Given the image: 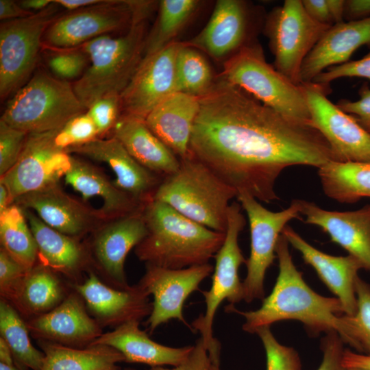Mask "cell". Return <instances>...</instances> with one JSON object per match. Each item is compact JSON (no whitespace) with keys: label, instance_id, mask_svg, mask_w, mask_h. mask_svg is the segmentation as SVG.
<instances>
[{"label":"cell","instance_id":"obj_1","mask_svg":"<svg viewBox=\"0 0 370 370\" xmlns=\"http://www.w3.org/2000/svg\"><path fill=\"white\" fill-rule=\"evenodd\" d=\"M190 153L237 192L270 203L275 182L291 166L336 161L311 125L295 121L219 78L199 97Z\"/></svg>","mask_w":370,"mask_h":370},{"label":"cell","instance_id":"obj_2","mask_svg":"<svg viewBox=\"0 0 370 370\" xmlns=\"http://www.w3.org/2000/svg\"><path fill=\"white\" fill-rule=\"evenodd\" d=\"M288 245L281 234L275 247L278 275L271 293L262 299L260 307L240 311L229 306L227 310L243 316V330L251 334L278 321L297 320L312 336L336 332L347 344L348 325L341 302L336 297L320 295L310 288L293 263Z\"/></svg>","mask_w":370,"mask_h":370},{"label":"cell","instance_id":"obj_3","mask_svg":"<svg viewBox=\"0 0 370 370\" xmlns=\"http://www.w3.org/2000/svg\"><path fill=\"white\" fill-rule=\"evenodd\" d=\"M143 214L148 232L135 253L147 264L181 269L209 263L225 239V233L200 225L153 199L145 204Z\"/></svg>","mask_w":370,"mask_h":370},{"label":"cell","instance_id":"obj_4","mask_svg":"<svg viewBox=\"0 0 370 370\" xmlns=\"http://www.w3.org/2000/svg\"><path fill=\"white\" fill-rule=\"evenodd\" d=\"M152 10L149 7L138 10L122 35H103L79 47L87 55L89 66L72 84L86 110L101 97L120 95L128 84L143 58L147 20Z\"/></svg>","mask_w":370,"mask_h":370},{"label":"cell","instance_id":"obj_5","mask_svg":"<svg viewBox=\"0 0 370 370\" xmlns=\"http://www.w3.org/2000/svg\"><path fill=\"white\" fill-rule=\"evenodd\" d=\"M180 160L178 170L162 180L153 199L210 230L225 233L230 201L237 192L190 153Z\"/></svg>","mask_w":370,"mask_h":370},{"label":"cell","instance_id":"obj_6","mask_svg":"<svg viewBox=\"0 0 370 370\" xmlns=\"http://www.w3.org/2000/svg\"><path fill=\"white\" fill-rule=\"evenodd\" d=\"M73 84L38 69L8 101L1 119L27 134L61 129L86 112Z\"/></svg>","mask_w":370,"mask_h":370},{"label":"cell","instance_id":"obj_7","mask_svg":"<svg viewBox=\"0 0 370 370\" xmlns=\"http://www.w3.org/2000/svg\"><path fill=\"white\" fill-rule=\"evenodd\" d=\"M219 77L288 119L312 125L301 85L267 63L259 44L252 42L228 58Z\"/></svg>","mask_w":370,"mask_h":370},{"label":"cell","instance_id":"obj_8","mask_svg":"<svg viewBox=\"0 0 370 370\" xmlns=\"http://www.w3.org/2000/svg\"><path fill=\"white\" fill-rule=\"evenodd\" d=\"M241 208L235 201L229 206L225 239L214 256L211 287L208 291H202L206 304L205 312L193 323V328L201 334L212 363L219 366L220 345L214 338L212 330L215 314L224 300L232 306L244 298L243 282L238 276L241 265L245 264L247 260L238 245L239 234L246 224Z\"/></svg>","mask_w":370,"mask_h":370},{"label":"cell","instance_id":"obj_9","mask_svg":"<svg viewBox=\"0 0 370 370\" xmlns=\"http://www.w3.org/2000/svg\"><path fill=\"white\" fill-rule=\"evenodd\" d=\"M63 8L54 0L29 16L4 21L0 25V97L13 95L35 72L42 38Z\"/></svg>","mask_w":370,"mask_h":370},{"label":"cell","instance_id":"obj_10","mask_svg":"<svg viewBox=\"0 0 370 370\" xmlns=\"http://www.w3.org/2000/svg\"><path fill=\"white\" fill-rule=\"evenodd\" d=\"M330 25L312 20L301 0H286L266 17L264 32L275 57L274 67L296 85L302 64Z\"/></svg>","mask_w":370,"mask_h":370},{"label":"cell","instance_id":"obj_11","mask_svg":"<svg viewBox=\"0 0 370 370\" xmlns=\"http://www.w3.org/2000/svg\"><path fill=\"white\" fill-rule=\"evenodd\" d=\"M145 2L102 0L62 14L46 29L42 47L50 50L74 49L101 36L127 30Z\"/></svg>","mask_w":370,"mask_h":370},{"label":"cell","instance_id":"obj_12","mask_svg":"<svg viewBox=\"0 0 370 370\" xmlns=\"http://www.w3.org/2000/svg\"><path fill=\"white\" fill-rule=\"evenodd\" d=\"M240 205L245 211L250 230V254L246 260L247 275L243 282V299L250 303L264 298V280L267 269L277 258L275 247L282 230L288 222L301 219L296 199L286 209L273 212L255 197L247 194L237 195Z\"/></svg>","mask_w":370,"mask_h":370},{"label":"cell","instance_id":"obj_13","mask_svg":"<svg viewBox=\"0 0 370 370\" xmlns=\"http://www.w3.org/2000/svg\"><path fill=\"white\" fill-rule=\"evenodd\" d=\"M310 111L312 126L329 143L336 161L370 160V134L350 114L328 99L330 85L314 82L301 84Z\"/></svg>","mask_w":370,"mask_h":370},{"label":"cell","instance_id":"obj_14","mask_svg":"<svg viewBox=\"0 0 370 370\" xmlns=\"http://www.w3.org/2000/svg\"><path fill=\"white\" fill-rule=\"evenodd\" d=\"M58 130L28 134L18 161L1 177L0 182L8 188L12 201L57 184L69 169L72 157L55 143Z\"/></svg>","mask_w":370,"mask_h":370},{"label":"cell","instance_id":"obj_15","mask_svg":"<svg viewBox=\"0 0 370 370\" xmlns=\"http://www.w3.org/2000/svg\"><path fill=\"white\" fill-rule=\"evenodd\" d=\"M213 270L210 263L181 269L147 264L138 285L153 297L152 310L147 321L149 332L171 319H177L190 328L183 315L184 303Z\"/></svg>","mask_w":370,"mask_h":370},{"label":"cell","instance_id":"obj_16","mask_svg":"<svg viewBox=\"0 0 370 370\" xmlns=\"http://www.w3.org/2000/svg\"><path fill=\"white\" fill-rule=\"evenodd\" d=\"M183 42L175 41L143 58L120 95L121 114L143 119L161 102L177 92L175 62Z\"/></svg>","mask_w":370,"mask_h":370},{"label":"cell","instance_id":"obj_17","mask_svg":"<svg viewBox=\"0 0 370 370\" xmlns=\"http://www.w3.org/2000/svg\"><path fill=\"white\" fill-rule=\"evenodd\" d=\"M72 287L101 328H116L128 321H140L152 310L149 295L138 284L125 290L117 289L105 283L91 270L84 281L72 284Z\"/></svg>","mask_w":370,"mask_h":370},{"label":"cell","instance_id":"obj_18","mask_svg":"<svg viewBox=\"0 0 370 370\" xmlns=\"http://www.w3.org/2000/svg\"><path fill=\"white\" fill-rule=\"evenodd\" d=\"M143 209L108 224L97 232L92 243L94 257L103 281L117 289L130 287L125 272V259L148 232Z\"/></svg>","mask_w":370,"mask_h":370},{"label":"cell","instance_id":"obj_19","mask_svg":"<svg viewBox=\"0 0 370 370\" xmlns=\"http://www.w3.org/2000/svg\"><path fill=\"white\" fill-rule=\"evenodd\" d=\"M30 334L66 346L83 348L102 334V328L88 312L82 297L74 290L51 311L26 321Z\"/></svg>","mask_w":370,"mask_h":370},{"label":"cell","instance_id":"obj_20","mask_svg":"<svg viewBox=\"0 0 370 370\" xmlns=\"http://www.w3.org/2000/svg\"><path fill=\"white\" fill-rule=\"evenodd\" d=\"M251 14L247 3L240 0H219L204 29L184 42L216 59L231 57L248 45Z\"/></svg>","mask_w":370,"mask_h":370},{"label":"cell","instance_id":"obj_21","mask_svg":"<svg viewBox=\"0 0 370 370\" xmlns=\"http://www.w3.org/2000/svg\"><path fill=\"white\" fill-rule=\"evenodd\" d=\"M304 222L320 227L330 240L358 258L370 271V204L352 211H331L297 199Z\"/></svg>","mask_w":370,"mask_h":370},{"label":"cell","instance_id":"obj_22","mask_svg":"<svg viewBox=\"0 0 370 370\" xmlns=\"http://www.w3.org/2000/svg\"><path fill=\"white\" fill-rule=\"evenodd\" d=\"M66 151L106 163L116 175L114 185L142 204L153 199L163 180L140 164L114 136L97 138Z\"/></svg>","mask_w":370,"mask_h":370},{"label":"cell","instance_id":"obj_23","mask_svg":"<svg viewBox=\"0 0 370 370\" xmlns=\"http://www.w3.org/2000/svg\"><path fill=\"white\" fill-rule=\"evenodd\" d=\"M289 244L297 249L304 262L310 265L319 278L341 302L345 314L353 316L357 310L355 283L362 263L356 257L334 256L316 249L291 227L286 225L282 232Z\"/></svg>","mask_w":370,"mask_h":370},{"label":"cell","instance_id":"obj_24","mask_svg":"<svg viewBox=\"0 0 370 370\" xmlns=\"http://www.w3.org/2000/svg\"><path fill=\"white\" fill-rule=\"evenodd\" d=\"M16 204L31 209L51 227L72 237L91 230L96 213L64 193L57 184L16 198Z\"/></svg>","mask_w":370,"mask_h":370},{"label":"cell","instance_id":"obj_25","mask_svg":"<svg viewBox=\"0 0 370 370\" xmlns=\"http://www.w3.org/2000/svg\"><path fill=\"white\" fill-rule=\"evenodd\" d=\"M363 45L370 47V17L332 25L305 58L301 71L302 83L312 82L330 66L348 62Z\"/></svg>","mask_w":370,"mask_h":370},{"label":"cell","instance_id":"obj_26","mask_svg":"<svg viewBox=\"0 0 370 370\" xmlns=\"http://www.w3.org/2000/svg\"><path fill=\"white\" fill-rule=\"evenodd\" d=\"M140 321L126 322L103 333L91 344L110 346L119 351L129 363L153 367H175L189 355L193 345L172 347L156 343L140 327Z\"/></svg>","mask_w":370,"mask_h":370},{"label":"cell","instance_id":"obj_27","mask_svg":"<svg viewBox=\"0 0 370 370\" xmlns=\"http://www.w3.org/2000/svg\"><path fill=\"white\" fill-rule=\"evenodd\" d=\"M199 97L176 92L158 105L145 121L153 134L180 159L187 156Z\"/></svg>","mask_w":370,"mask_h":370},{"label":"cell","instance_id":"obj_28","mask_svg":"<svg viewBox=\"0 0 370 370\" xmlns=\"http://www.w3.org/2000/svg\"><path fill=\"white\" fill-rule=\"evenodd\" d=\"M113 136L140 164L163 179L180 167V158L153 134L145 119L121 114Z\"/></svg>","mask_w":370,"mask_h":370},{"label":"cell","instance_id":"obj_29","mask_svg":"<svg viewBox=\"0 0 370 370\" xmlns=\"http://www.w3.org/2000/svg\"><path fill=\"white\" fill-rule=\"evenodd\" d=\"M23 210L35 238L40 263L64 275L73 284L79 283V274L88 261L84 247L74 237L47 225L30 210Z\"/></svg>","mask_w":370,"mask_h":370},{"label":"cell","instance_id":"obj_30","mask_svg":"<svg viewBox=\"0 0 370 370\" xmlns=\"http://www.w3.org/2000/svg\"><path fill=\"white\" fill-rule=\"evenodd\" d=\"M64 177L66 183L84 199L101 198V214L103 215L119 218L140 210L145 205L116 187L95 166L81 160L71 158Z\"/></svg>","mask_w":370,"mask_h":370},{"label":"cell","instance_id":"obj_31","mask_svg":"<svg viewBox=\"0 0 370 370\" xmlns=\"http://www.w3.org/2000/svg\"><path fill=\"white\" fill-rule=\"evenodd\" d=\"M68 295L55 272L39 263L27 272L9 303L28 320L51 311Z\"/></svg>","mask_w":370,"mask_h":370},{"label":"cell","instance_id":"obj_32","mask_svg":"<svg viewBox=\"0 0 370 370\" xmlns=\"http://www.w3.org/2000/svg\"><path fill=\"white\" fill-rule=\"evenodd\" d=\"M44 354L41 370H121L123 355L108 345L78 348L47 341H38Z\"/></svg>","mask_w":370,"mask_h":370},{"label":"cell","instance_id":"obj_33","mask_svg":"<svg viewBox=\"0 0 370 370\" xmlns=\"http://www.w3.org/2000/svg\"><path fill=\"white\" fill-rule=\"evenodd\" d=\"M318 175L325 195L340 203L370 197V160L329 161L318 169Z\"/></svg>","mask_w":370,"mask_h":370},{"label":"cell","instance_id":"obj_34","mask_svg":"<svg viewBox=\"0 0 370 370\" xmlns=\"http://www.w3.org/2000/svg\"><path fill=\"white\" fill-rule=\"evenodd\" d=\"M199 5L196 0H162L158 3L156 22L147 33L143 58L175 42L174 38L190 21Z\"/></svg>","mask_w":370,"mask_h":370},{"label":"cell","instance_id":"obj_35","mask_svg":"<svg viewBox=\"0 0 370 370\" xmlns=\"http://www.w3.org/2000/svg\"><path fill=\"white\" fill-rule=\"evenodd\" d=\"M0 334L10 347L17 367L23 370H41L45 357L43 352L32 345L23 317L13 306L1 298Z\"/></svg>","mask_w":370,"mask_h":370},{"label":"cell","instance_id":"obj_36","mask_svg":"<svg viewBox=\"0 0 370 370\" xmlns=\"http://www.w3.org/2000/svg\"><path fill=\"white\" fill-rule=\"evenodd\" d=\"M0 239L1 247L27 269L36 264L37 245L19 206L10 205L0 213Z\"/></svg>","mask_w":370,"mask_h":370},{"label":"cell","instance_id":"obj_37","mask_svg":"<svg viewBox=\"0 0 370 370\" xmlns=\"http://www.w3.org/2000/svg\"><path fill=\"white\" fill-rule=\"evenodd\" d=\"M177 92L200 97L206 94L215 81L205 58L183 42L175 62Z\"/></svg>","mask_w":370,"mask_h":370},{"label":"cell","instance_id":"obj_38","mask_svg":"<svg viewBox=\"0 0 370 370\" xmlns=\"http://www.w3.org/2000/svg\"><path fill=\"white\" fill-rule=\"evenodd\" d=\"M357 310L346 315L349 330L347 344L358 353L370 356V284L359 276L355 283Z\"/></svg>","mask_w":370,"mask_h":370},{"label":"cell","instance_id":"obj_39","mask_svg":"<svg viewBox=\"0 0 370 370\" xmlns=\"http://www.w3.org/2000/svg\"><path fill=\"white\" fill-rule=\"evenodd\" d=\"M51 51L53 53L48 57L47 65L50 73L60 79L76 81L88 67V58L79 47Z\"/></svg>","mask_w":370,"mask_h":370},{"label":"cell","instance_id":"obj_40","mask_svg":"<svg viewBox=\"0 0 370 370\" xmlns=\"http://www.w3.org/2000/svg\"><path fill=\"white\" fill-rule=\"evenodd\" d=\"M256 334L265 350L267 370H301V362L297 351L280 344L270 327L260 328Z\"/></svg>","mask_w":370,"mask_h":370},{"label":"cell","instance_id":"obj_41","mask_svg":"<svg viewBox=\"0 0 370 370\" xmlns=\"http://www.w3.org/2000/svg\"><path fill=\"white\" fill-rule=\"evenodd\" d=\"M97 136V129L85 112L71 119L58 131L55 143L58 147L66 150L90 143Z\"/></svg>","mask_w":370,"mask_h":370},{"label":"cell","instance_id":"obj_42","mask_svg":"<svg viewBox=\"0 0 370 370\" xmlns=\"http://www.w3.org/2000/svg\"><path fill=\"white\" fill-rule=\"evenodd\" d=\"M28 134L0 119V175L6 174L18 161Z\"/></svg>","mask_w":370,"mask_h":370},{"label":"cell","instance_id":"obj_43","mask_svg":"<svg viewBox=\"0 0 370 370\" xmlns=\"http://www.w3.org/2000/svg\"><path fill=\"white\" fill-rule=\"evenodd\" d=\"M99 136L113 129L121 115L120 95H110L94 101L87 109Z\"/></svg>","mask_w":370,"mask_h":370},{"label":"cell","instance_id":"obj_44","mask_svg":"<svg viewBox=\"0 0 370 370\" xmlns=\"http://www.w3.org/2000/svg\"><path fill=\"white\" fill-rule=\"evenodd\" d=\"M27 269L3 248L0 249V295L10 301L21 284Z\"/></svg>","mask_w":370,"mask_h":370},{"label":"cell","instance_id":"obj_45","mask_svg":"<svg viewBox=\"0 0 370 370\" xmlns=\"http://www.w3.org/2000/svg\"><path fill=\"white\" fill-rule=\"evenodd\" d=\"M341 77H362L370 80V51L362 58L329 67L317 76L312 82L330 85V83Z\"/></svg>","mask_w":370,"mask_h":370},{"label":"cell","instance_id":"obj_46","mask_svg":"<svg viewBox=\"0 0 370 370\" xmlns=\"http://www.w3.org/2000/svg\"><path fill=\"white\" fill-rule=\"evenodd\" d=\"M344 343L338 334L330 332L322 338V361L317 370H347L343 365Z\"/></svg>","mask_w":370,"mask_h":370},{"label":"cell","instance_id":"obj_47","mask_svg":"<svg viewBox=\"0 0 370 370\" xmlns=\"http://www.w3.org/2000/svg\"><path fill=\"white\" fill-rule=\"evenodd\" d=\"M359 99L339 100L336 106L343 112L352 115L358 124L370 134V88L364 84L359 90Z\"/></svg>","mask_w":370,"mask_h":370},{"label":"cell","instance_id":"obj_48","mask_svg":"<svg viewBox=\"0 0 370 370\" xmlns=\"http://www.w3.org/2000/svg\"><path fill=\"white\" fill-rule=\"evenodd\" d=\"M211 364L208 349L201 337L193 345L188 357L180 365L172 368L153 367L149 370H209Z\"/></svg>","mask_w":370,"mask_h":370},{"label":"cell","instance_id":"obj_49","mask_svg":"<svg viewBox=\"0 0 370 370\" xmlns=\"http://www.w3.org/2000/svg\"><path fill=\"white\" fill-rule=\"evenodd\" d=\"M308 15L314 21L326 25H334L326 0H302Z\"/></svg>","mask_w":370,"mask_h":370},{"label":"cell","instance_id":"obj_50","mask_svg":"<svg viewBox=\"0 0 370 370\" xmlns=\"http://www.w3.org/2000/svg\"><path fill=\"white\" fill-rule=\"evenodd\" d=\"M370 17V0L345 1L344 19L359 21Z\"/></svg>","mask_w":370,"mask_h":370},{"label":"cell","instance_id":"obj_51","mask_svg":"<svg viewBox=\"0 0 370 370\" xmlns=\"http://www.w3.org/2000/svg\"><path fill=\"white\" fill-rule=\"evenodd\" d=\"M34 13L23 9L18 1L12 0L0 1V18L9 21L29 16Z\"/></svg>","mask_w":370,"mask_h":370},{"label":"cell","instance_id":"obj_52","mask_svg":"<svg viewBox=\"0 0 370 370\" xmlns=\"http://www.w3.org/2000/svg\"><path fill=\"white\" fill-rule=\"evenodd\" d=\"M343 365L346 369L359 368L370 370V356L345 349L343 356Z\"/></svg>","mask_w":370,"mask_h":370},{"label":"cell","instance_id":"obj_53","mask_svg":"<svg viewBox=\"0 0 370 370\" xmlns=\"http://www.w3.org/2000/svg\"><path fill=\"white\" fill-rule=\"evenodd\" d=\"M326 2L334 25L344 22L345 1L326 0Z\"/></svg>","mask_w":370,"mask_h":370},{"label":"cell","instance_id":"obj_54","mask_svg":"<svg viewBox=\"0 0 370 370\" xmlns=\"http://www.w3.org/2000/svg\"><path fill=\"white\" fill-rule=\"evenodd\" d=\"M62 8L73 11L91 6L101 2L102 0H54Z\"/></svg>","mask_w":370,"mask_h":370},{"label":"cell","instance_id":"obj_55","mask_svg":"<svg viewBox=\"0 0 370 370\" xmlns=\"http://www.w3.org/2000/svg\"><path fill=\"white\" fill-rule=\"evenodd\" d=\"M52 1L53 0H23L18 3L25 10L36 13L46 8Z\"/></svg>","mask_w":370,"mask_h":370},{"label":"cell","instance_id":"obj_56","mask_svg":"<svg viewBox=\"0 0 370 370\" xmlns=\"http://www.w3.org/2000/svg\"><path fill=\"white\" fill-rule=\"evenodd\" d=\"M0 362L9 365H16L12 352L4 341L0 337Z\"/></svg>","mask_w":370,"mask_h":370},{"label":"cell","instance_id":"obj_57","mask_svg":"<svg viewBox=\"0 0 370 370\" xmlns=\"http://www.w3.org/2000/svg\"><path fill=\"white\" fill-rule=\"evenodd\" d=\"M12 201L6 186L0 182V213L8 208Z\"/></svg>","mask_w":370,"mask_h":370},{"label":"cell","instance_id":"obj_58","mask_svg":"<svg viewBox=\"0 0 370 370\" xmlns=\"http://www.w3.org/2000/svg\"><path fill=\"white\" fill-rule=\"evenodd\" d=\"M0 370H23L16 365H9L0 362Z\"/></svg>","mask_w":370,"mask_h":370},{"label":"cell","instance_id":"obj_59","mask_svg":"<svg viewBox=\"0 0 370 370\" xmlns=\"http://www.w3.org/2000/svg\"><path fill=\"white\" fill-rule=\"evenodd\" d=\"M209 370H220L219 369V366L215 365L212 363Z\"/></svg>","mask_w":370,"mask_h":370},{"label":"cell","instance_id":"obj_60","mask_svg":"<svg viewBox=\"0 0 370 370\" xmlns=\"http://www.w3.org/2000/svg\"><path fill=\"white\" fill-rule=\"evenodd\" d=\"M347 370H365V369H359V368H349V369H347Z\"/></svg>","mask_w":370,"mask_h":370},{"label":"cell","instance_id":"obj_61","mask_svg":"<svg viewBox=\"0 0 370 370\" xmlns=\"http://www.w3.org/2000/svg\"><path fill=\"white\" fill-rule=\"evenodd\" d=\"M124 370H136L132 368H125Z\"/></svg>","mask_w":370,"mask_h":370}]
</instances>
